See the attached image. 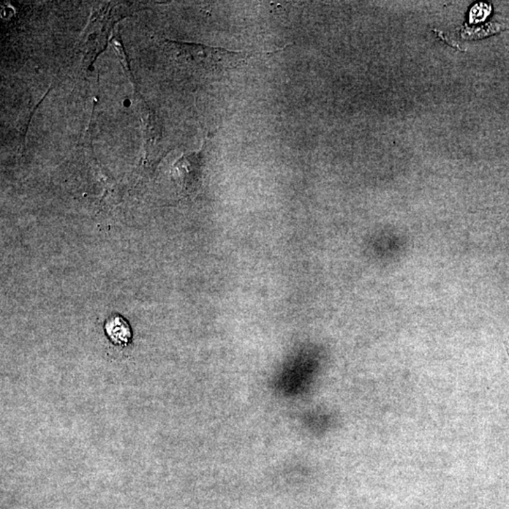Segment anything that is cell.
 I'll list each match as a JSON object with an SVG mask.
<instances>
[{
	"label": "cell",
	"instance_id": "cell-1",
	"mask_svg": "<svg viewBox=\"0 0 509 509\" xmlns=\"http://www.w3.org/2000/svg\"><path fill=\"white\" fill-rule=\"evenodd\" d=\"M176 55L211 72L222 73L244 64L261 53H235L223 48H207L192 43H173Z\"/></svg>",
	"mask_w": 509,
	"mask_h": 509
},
{
	"label": "cell",
	"instance_id": "cell-2",
	"mask_svg": "<svg viewBox=\"0 0 509 509\" xmlns=\"http://www.w3.org/2000/svg\"><path fill=\"white\" fill-rule=\"evenodd\" d=\"M106 333L116 344L127 345L132 339L129 323L120 316H113L105 325Z\"/></svg>",
	"mask_w": 509,
	"mask_h": 509
},
{
	"label": "cell",
	"instance_id": "cell-3",
	"mask_svg": "<svg viewBox=\"0 0 509 509\" xmlns=\"http://www.w3.org/2000/svg\"><path fill=\"white\" fill-rule=\"evenodd\" d=\"M501 31V27L498 24L489 23L487 25L481 27V28H465L463 32H462V36L464 38H482L488 36L496 34V32Z\"/></svg>",
	"mask_w": 509,
	"mask_h": 509
},
{
	"label": "cell",
	"instance_id": "cell-4",
	"mask_svg": "<svg viewBox=\"0 0 509 509\" xmlns=\"http://www.w3.org/2000/svg\"><path fill=\"white\" fill-rule=\"evenodd\" d=\"M491 13V7L484 4H479L473 7L470 13V22H480L484 20Z\"/></svg>",
	"mask_w": 509,
	"mask_h": 509
}]
</instances>
